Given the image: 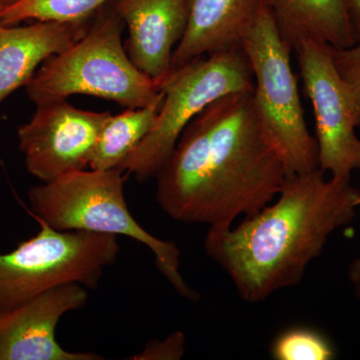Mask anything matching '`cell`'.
I'll list each match as a JSON object with an SVG mask.
<instances>
[{"mask_svg":"<svg viewBox=\"0 0 360 360\" xmlns=\"http://www.w3.org/2000/svg\"><path fill=\"white\" fill-rule=\"evenodd\" d=\"M89 296L82 284L66 283L0 311V360H103L94 352H68L56 338L61 317L84 309Z\"/></svg>","mask_w":360,"mask_h":360,"instance_id":"cell-10","label":"cell"},{"mask_svg":"<svg viewBox=\"0 0 360 360\" xmlns=\"http://www.w3.org/2000/svg\"><path fill=\"white\" fill-rule=\"evenodd\" d=\"M129 30L125 51L141 72L161 84L188 23L191 0H113Z\"/></svg>","mask_w":360,"mask_h":360,"instance_id":"cell-11","label":"cell"},{"mask_svg":"<svg viewBox=\"0 0 360 360\" xmlns=\"http://www.w3.org/2000/svg\"><path fill=\"white\" fill-rule=\"evenodd\" d=\"M336 70L345 80L356 111L357 127H360V39L352 46L331 49Z\"/></svg>","mask_w":360,"mask_h":360,"instance_id":"cell-18","label":"cell"},{"mask_svg":"<svg viewBox=\"0 0 360 360\" xmlns=\"http://www.w3.org/2000/svg\"><path fill=\"white\" fill-rule=\"evenodd\" d=\"M37 221L40 231L37 236L0 255V311L63 284L96 288L104 269L120 255L115 236L61 231Z\"/></svg>","mask_w":360,"mask_h":360,"instance_id":"cell-7","label":"cell"},{"mask_svg":"<svg viewBox=\"0 0 360 360\" xmlns=\"http://www.w3.org/2000/svg\"><path fill=\"white\" fill-rule=\"evenodd\" d=\"M271 355L277 360H330L335 354L330 342L321 333L295 328L277 336L271 345Z\"/></svg>","mask_w":360,"mask_h":360,"instance_id":"cell-17","label":"cell"},{"mask_svg":"<svg viewBox=\"0 0 360 360\" xmlns=\"http://www.w3.org/2000/svg\"><path fill=\"white\" fill-rule=\"evenodd\" d=\"M16 1H18V0H0V6H1L2 9L4 8V7L11 6V4H13Z\"/></svg>","mask_w":360,"mask_h":360,"instance_id":"cell-22","label":"cell"},{"mask_svg":"<svg viewBox=\"0 0 360 360\" xmlns=\"http://www.w3.org/2000/svg\"><path fill=\"white\" fill-rule=\"evenodd\" d=\"M94 16L78 22L37 21L26 26L0 23V103L25 87L46 59L82 39Z\"/></svg>","mask_w":360,"mask_h":360,"instance_id":"cell-12","label":"cell"},{"mask_svg":"<svg viewBox=\"0 0 360 360\" xmlns=\"http://www.w3.org/2000/svg\"><path fill=\"white\" fill-rule=\"evenodd\" d=\"M348 13L354 28L355 39H360V0H347Z\"/></svg>","mask_w":360,"mask_h":360,"instance_id":"cell-21","label":"cell"},{"mask_svg":"<svg viewBox=\"0 0 360 360\" xmlns=\"http://www.w3.org/2000/svg\"><path fill=\"white\" fill-rule=\"evenodd\" d=\"M186 352V335L181 331H175L162 340L149 341L139 354L129 359L134 360H179Z\"/></svg>","mask_w":360,"mask_h":360,"instance_id":"cell-19","label":"cell"},{"mask_svg":"<svg viewBox=\"0 0 360 360\" xmlns=\"http://www.w3.org/2000/svg\"><path fill=\"white\" fill-rule=\"evenodd\" d=\"M110 112L78 110L66 99L37 104L30 120L18 129L28 172L42 182L86 169Z\"/></svg>","mask_w":360,"mask_h":360,"instance_id":"cell-9","label":"cell"},{"mask_svg":"<svg viewBox=\"0 0 360 360\" xmlns=\"http://www.w3.org/2000/svg\"><path fill=\"white\" fill-rule=\"evenodd\" d=\"M124 21L112 2L99 9L82 39L44 61L25 85L35 105L86 94L127 108L160 103V82L141 72L122 42Z\"/></svg>","mask_w":360,"mask_h":360,"instance_id":"cell-3","label":"cell"},{"mask_svg":"<svg viewBox=\"0 0 360 360\" xmlns=\"http://www.w3.org/2000/svg\"><path fill=\"white\" fill-rule=\"evenodd\" d=\"M0 11H1V6H0Z\"/></svg>","mask_w":360,"mask_h":360,"instance_id":"cell-23","label":"cell"},{"mask_svg":"<svg viewBox=\"0 0 360 360\" xmlns=\"http://www.w3.org/2000/svg\"><path fill=\"white\" fill-rule=\"evenodd\" d=\"M160 89L165 98L153 129L118 168L139 181L156 177L174 153L180 135L198 113L220 97L253 91L255 78L238 45L170 71Z\"/></svg>","mask_w":360,"mask_h":360,"instance_id":"cell-5","label":"cell"},{"mask_svg":"<svg viewBox=\"0 0 360 360\" xmlns=\"http://www.w3.org/2000/svg\"><path fill=\"white\" fill-rule=\"evenodd\" d=\"M262 6L264 0H191L188 23L172 56V70L240 45Z\"/></svg>","mask_w":360,"mask_h":360,"instance_id":"cell-13","label":"cell"},{"mask_svg":"<svg viewBox=\"0 0 360 360\" xmlns=\"http://www.w3.org/2000/svg\"><path fill=\"white\" fill-rule=\"evenodd\" d=\"M347 276L354 288L355 297L360 300V257L352 260L348 266Z\"/></svg>","mask_w":360,"mask_h":360,"instance_id":"cell-20","label":"cell"},{"mask_svg":"<svg viewBox=\"0 0 360 360\" xmlns=\"http://www.w3.org/2000/svg\"><path fill=\"white\" fill-rule=\"evenodd\" d=\"M281 37L295 51L305 39H314L335 49L356 42L347 0H264Z\"/></svg>","mask_w":360,"mask_h":360,"instance_id":"cell-14","label":"cell"},{"mask_svg":"<svg viewBox=\"0 0 360 360\" xmlns=\"http://www.w3.org/2000/svg\"><path fill=\"white\" fill-rule=\"evenodd\" d=\"M331 49L324 42L305 39L295 51L305 94L314 106L319 168L333 179L350 181L352 172L360 169L356 111Z\"/></svg>","mask_w":360,"mask_h":360,"instance_id":"cell-8","label":"cell"},{"mask_svg":"<svg viewBox=\"0 0 360 360\" xmlns=\"http://www.w3.org/2000/svg\"><path fill=\"white\" fill-rule=\"evenodd\" d=\"M118 168L77 170L42 182L28 191L32 214L52 229L123 236L146 245L174 290L188 300L200 298L180 272V251L172 241L149 233L129 210Z\"/></svg>","mask_w":360,"mask_h":360,"instance_id":"cell-4","label":"cell"},{"mask_svg":"<svg viewBox=\"0 0 360 360\" xmlns=\"http://www.w3.org/2000/svg\"><path fill=\"white\" fill-rule=\"evenodd\" d=\"M113 0H18L0 11V23L18 25L27 20L78 22L90 20Z\"/></svg>","mask_w":360,"mask_h":360,"instance_id":"cell-16","label":"cell"},{"mask_svg":"<svg viewBox=\"0 0 360 360\" xmlns=\"http://www.w3.org/2000/svg\"><path fill=\"white\" fill-rule=\"evenodd\" d=\"M252 92L220 97L180 135L155 177L156 200L172 219L227 229L281 193L288 169L258 118Z\"/></svg>","mask_w":360,"mask_h":360,"instance_id":"cell-1","label":"cell"},{"mask_svg":"<svg viewBox=\"0 0 360 360\" xmlns=\"http://www.w3.org/2000/svg\"><path fill=\"white\" fill-rule=\"evenodd\" d=\"M321 168L286 177L276 201L236 227L208 229L205 250L246 302L302 283L329 236L354 219L360 193Z\"/></svg>","mask_w":360,"mask_h":360,"instance_id":"cell-2","label":"cell"},{"mask_svg":"<svg viewBox=\"0 0 360 360\" xmlns=\"http://www.w3.org/2000/svg\"><path fill=\"white\" fill-rule=\"evenodd\" d=\"M162 101L146 108H127L122 113L108 116L90 156V169L110 170L122 167L153 129Z\"/></svg>","mask_w":360,"mask_h":360,"instance_id":"cell-15","label":"cell"},{"mask_svg":"<svg viewBox=\"0 0 360 360\" xmlns=\"http://www.w3.org/2000/svg\"><path fill=\"white\" fill-rule=\"evenodd\" d=\"M240 45L255 78V111L283 156L288 175L314 172L319 168V148L305 122L291 68L292 49L264 4Z\"/></svg>","mask_w":360,"mask_h":360,"instance_id":"cell-6","label":"cell"}]
</instances>
